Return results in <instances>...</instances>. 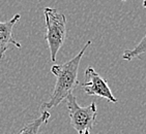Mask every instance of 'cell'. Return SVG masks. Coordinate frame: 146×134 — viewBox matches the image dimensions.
Here are the masks:
<instances>
[{
  "instance_id": "10",
  "label": "cell",
  "mask_w": 146,
  "mask_h": 134,
  "mask_svg": "<svg viewBox=\"0 0 146 134\" xmlns=\"http://www.w3.org/2000/svg\"><path fill=\"white\" fill-rule=\"evenodd\" d=\"M122 1H127V0H122Z\"/></svg>"
},
{
  "instance_id": "7",
  "label": "cell",
  "mask_w": 146,
  "mask_h": 134,
  "mask_svg": "<svg viewBox=\"0 0 146 134\" xmlns=\"http://www.w3.org/2000/svg\"><path fill=\"white\" fill-rule=\"evenodd\" d=\"M144 53H146V34L135 48L132 49V50L124 51L123 54H122V59L125 60V61H131L134 58L140 56V55H142Z\"/></svg>"
},
{
  "instance_id": "8",
  "label": "cell",
  "mask_w": 146,
  "mask_h": 134,
  "mask_svg": "<svg viewBox=\"0 0 146 134\" xmlns=\"http://www.w3.org/2000/svg\"><path fill=\"white\" fill-rule=\"evenodd\" d=\"M143 7L146 9V0H143Z\"/></svg>"
},
{
  "instance_id": "2",
  "label": "cell",
  "mask_w": 146,
  "mask_h": 134,
  "mask_svg": "<svg viewBox=\"0 0 146 134\" xmlns=\"http://www.w3.org/2000/svg\"><path fill=\"white\" fill-rule=\"evenodd\" d=\"M46 19V41L50 50L51 61L56 62L58 51L61 49L66 37V18L55 9L46 7L44 9Z\"/></svg>"
},
{
  "instance_id": "4",
  "label": "cell",
  "mask_w": 146,
  "mask_h": 134,
  "mask_svg": "<svg viewBox=\"0 0 146 134\" xmlns=\"http://www.w3.org/2000/svg\"><path fill=\"white\" fill-rule=\"evenodd\" d=\"M82 88L89 96L103 97L112 103H116L118 101L111 92L108 81L102 78L91 66H88L85 70V81L82 84Z\"/></svg>"
},
{
  "instance_id": "5",
  "label": "cell",
  "mask_w": 146,
  "mask_h": 134,
  "mask_svg": "<svg viewBox=\"0 0 146 134\" xmlns=\"http://www.w3.org/2000/svg\"><path fill=\"white\" fill-rule=\"evenodd\" d=\"M21 18L19 14L11 18L9 21L6 22H0V59L3 58V55L6 51L9 50V45H14L18 49H21L22 45L20 42H18L13 36V29L16 23Z\"/></svg>"
},
{
  "instance_id": "9",
  "label": "cell",
  "mask_w": 146,
  "mask_h": 134,
  "mask_svg": "<svg viewBox=\"0 0 146 134\" xmlns=\"http://www.w3.org/2000/svg\"><path fill=\"white\" fill-rule=\"evenodd\" d=\"M84 134H89V130H87V131H85Z\"/></svg>"
},
{
  "instance_id": "6",
  "label": "cell",
  "mask_w": 146,
  "mask_h": 134,
  "mask_svg": "<svg viewBox=\"0 0 146 134\" xmlns=\"http://www.w3.org/2000/svg\"><path fill=\"white\" fill-rule=\"evenodd\" d=\"M51 115L48 110L42 112L40 117L33 120L32 122L28 123L27 125H25L23 127L17 134H37L39 131V128L42 127L44 124H47L49 122Z\"/></svg>"
},
{
  "instance_id": "1",
  "label": "cell",
  "mask_w": 146,
  "mask_h": 134,
  "mask_svg": "<svg viewBox=\"0 0 146 134\" xmlns=\"http://www.w3.org/2000/svg\"><path fill=\"white\" fill-rule=\"evenodd\" d=\"M90 45H91V41L89 40L85 43V45L79 52V54H77L72 60L68 61L64 64H54L51 67V72L57 78L56 84L54 87L50 100L42 103L40 107L42 112L49 110L50 108L59 105V103H61L63 99H66V97L70 94H72L74 90L78 87V70L80 62Z\"/></svg>"
},
{
  "instance_id": "3",
  "label": "cell",
  "mask_w": 146,
  "mask_h": 134,
  "mask_svg": "<svg viewBox=\"0 0 146 134\" xmlns=\"http://www.w3.org/2000/svg\"><path fill=\"white\" fill-rule=\"evenodd\" d=\"M66 105H68V115H70V124L78 134H84L92 128L96 124V105L94 102H91L89 105L82 107L77 102V98L73 93L66 97Z\"/></svg>"
}]
</instances>
